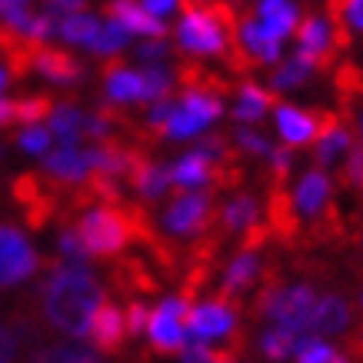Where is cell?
Instances as JSON below:
<instances>
[{
  "mask_svg": "<svg viewBox=\"0 0 363 363\" xmlns=\"http://www.w3.org/2000/svg\"><path fill=\"white\" fill-rule=\"evenodd\" d=\"M347 27H350V33H363V0L347 4Z\"/></svg>",
  "mask_w": 363,
  "mask_h": 363,
  "instance_id": "f35d334b",
  "label": "cell"
},
{
  "mask_svg": "<svg viewBox=\"0 0 363 363\" xmlns=\"http://www.w3.org/2000/svg\"><path fill=\"white\" fill-rule=\"evenodd\" d=\"M360 307H363V290H360Z\"/></svg>",
  "mask_w": 363,
  "mask_h": 363,
  "instance_id": "f6af8a7d",
  "label": "cell"
},
{
  "mask_svg": "<svg viewBox=\"0 0 363 363\" xmlns=\"http://www.w3.org/2000/svg\"><path fill=\"white\" fill-rule=\"evenodd\" d=\"M307 333V330H303ZM297 340H300V333L297 330H286V327H270V330L260 333V357H264L267 363H284L290 353L297 350Z\"/></svg>",
  "mask_w": 363,
  "mask_h": 363,
  "instance_id": "484cf974",
  "label": "cell"
},
{
  "mask_svg": "<svg viewBox=\"0 0 363 363\" xmlns=\"http://www.w3.org/2000/svg\"><path fill=\"white\" fill-rule=\"evenodd\" d=\"M127 184H130L133 194H140L147 203H154L170 190V170L157 164L150 150H140L130 167V174H127Z\"/></svg>",
  "mask_w": 363,
  "mask_h": 363,
  "instance_id": "5bb4252c",
  "label": "cell"
},
{
  "mask_svg": "<svg viewBox=\"0 0 363 363\" xmlns=\"http://www.w3.org/2000/svg\"><path fill=\"white\" fill-rule=\"evenodd\" d=\"M237 307L223 303V300H207V303H194L187 313V337L200 343L210 340H227L237 330Z\"/></svg>",
  "mask_w": 363,
  "mask_h": 363,
  "instance_id": "52a82bcc",
  "label": "cell"
},
{
  "mask_svg": "<svg viewBox=\"0 0 363 363\" xmlns=\"http://www.w3.org/2000/svg\"><path fill=\"white\" fill-rule=\"evenodd\" d=\"M350 327V303L340 297V294H323L313 303V313H310L307 330L313 337H340Z\"/></svg>",
  "mask_w": 363,
  "mask_h": 363,
  "instance_id": "9a60e30c",
  "label": "cell"
},
{
  "mask_svg": "<svg viewBox=\"0 0 363 363\" xmlns=\"http://www.w3.org/2000/svg\"><path fill=\"white\" fill-rule=\"evenodd\" d=\"M310 74H313V64H310L307 57L294 54L284 67L274 70V80H270V84H274V90H294V87H303L310 80Z\"/></svg>",
  "mask_w": 363,
  "mask_h": 363,
  "instance_id": "4dcf8cb0",
  "label": "cell"
},
{
  "mask_svg": "<svg viewBox=\"0 0 363 363\" xmlns=\"http://www.w3.org/2000/svg\"><path fill=\"white\" fill-rule=\"evenodd\" d=\"M264 220H267V227H270V237H274L277 247L303 250V217H300V210H297L290 180H270Z\"/></svg>",
  "mask_w": 363,
  "mask_h": 363,
  "instance_id": "3957f363",
  "label": "cell"
},
{
  "mask_svg": "<svg viewBox=\"0 0 363 363\" xmlns=\"http://www.w3.org/2000/svg\"><path fill=\"white\" fill-rule=\"evenodd\" d=\"M297 363H353L350 357H343L337 347H330V343H323L320 337H313V333H300L297 340Z\"/></svg>",
  "mask_w": 363,
  "mask_h": 363,
  "instance_id": "f1b7e54d",
  "label": "cell"
},
{
  "mask_svg": "<svg viewBox=\"0 0 363 363\" xmlns=\"http://www.w3.org/2000/svg\"><path fill=\"white\" fill-rule=\"evenodd\" d=\"M350 243L357 250L363 253V223H353V233H350Z\"/></svg>",
  "mask_w": 363,
  "mask_h": 363,
  "instance_id": "7bdbcfd3",
  "label": "cell"
},
{
  "mask_svg": "<svg viewBox=\"0 0 363 363\" xmlns=\"http://www.w3.org/2000/svg\"><path fill=\"white\" fill-rule=\"evenodd\" d=\"M240 40L247 47V54L253 57V64H274L280 57V40L270 37V33L253 21V13H243L240 17Z\"/></svg>",
  "mask_w": 363,
  "mask_h": 363,
  "instance_id": "603a6c76",
  "label": "cell"
},
{
  "mask_svg": "<svg viewBox=\"0 0 363 363\" xmlns=\"http://www.w3.org/2000/svg\"><path fill=\"white\" fill-rule=\"evenodd\" d=\"M257 13H260V27L277 40H284L286 33L297 30L300 11L290 0H257Z\"/></svg>",
  "mask_w": 363,
  "mask_h": 363,
  "instance_id": "7402d4cb",
  "label": "cell"
},
{
  "mask_svg": "<svg viewBox=\"0 0 363 363\" xmlns=\"http://www.w3.org/2000/svg\"><path fill=\"white\" fill-rule=\"evenodd\" d=\"M180 4V0H143V7L154 13V17H164V13H170Z\"/></svg>",
  "mask_w": 363,
  "mask_h": 363,
  "instance_id": "ab89813d",
  "label": "cell"
},
{
  "mask_svg": "<svg viewBox=\"0 0 363 363\" xmlns=\"http://www.w3.org/2000/svg\"><path fill=\"white\" fill-rule=\"evenodd\" d=\"M17 143H21L27 154H47V147H50V130H40L37 123H33V127H23Z\"/></svg>",
  "mask_w": 363,
  "mask_h": 363,
  "instance_id": "d590c367",
  "label": "cell"
},
{
  "mask_svg": "<svg viewBox=\"0 0 363 363\" xmlns=\"http://www.w3.org/2000/svg\"><path fill=\"white\" fill-rule=\"evenodd\" d=\"M57 100L50 94H27V97L11 100V123H21V127H33L40 121H50Z\"/></svg>",
  "mask_w": 363,
  "mask_h": 363,
  "instance_id": "d4e9b609",
  "label": "cell"
},
{
  "mask_svg": "<svg viewBox=\"0 0 363 363\" xmlns=\"http://www.w3.org/2000/svg\"><path fill=\"white\" fill-rule=\"evenodd\" d=\"M44 170L50 177H57V180L80 184L90 174V150H80L77 143H64V147H57L54 154L44 157Z\"/></svg>",
  "mask_w": 363,
  "mask_h": 363,
  "instance_id": "ac0fdd59",
  "label": "cell"
},
{
  "mask_svg": "<svg viewBox=\"0 0 363 363\" xmlns=\"http://www.w3.org/2000/svg\"><path fill=\"white\" fill-rule=\"evenodd\" d=\"M260 220V203L253 194H233L223 207H217V230L223 237H240L250 223Z\"/></svg>",
  "mask_w": 363,
  "mask_h": 363,
  "instance_id": "e0dca14e",
  "label": "cell"
},
{
  "mask_svg": "<svg viewBox=\"0 0 363 363\" xmlns=\"http://www.w3.org/2000/svg\"><path fill=\"white\" fill-rule=\"evenodd\" d=\"M230 137L243 154H253V157H270L274 154V143L267 140V137H260L257 130H250V127H237Z\"/></svg>",
  "mask_w": 363,
  "mask_h": 363,
  "instance_id": "d6a6232c",
  "label": "cell"
},
{
  "mask_svg": "<svg viewBox=\"0 0 363 363\" xmlns=\"http://www.w3.org/2000/svg\"><path fill=\"white\" fill-rule=\"evenodd\" d=\"M111 284H113V290L123 294L127 300H143V297L160 294L164 277H160V270H157L143 253H121V257H113Z\"/></svg>",
  "mask_w": 363,
  "mask_h": 363,
  "instance_id": "5b68a950",
  "label": "cell"
},
{
  "mask_svg": "<svg viewBox=\"0 0 363 363\" xmlns=\"http://www.w3.org/2000/svg\"><path fill=\"white\" fill-rule=\"evenodd\" d=\"M33 0H0V21H17L23 13H30Z\"/></svg>",
  "mask_w": 363,
  "mask_h": 363,
  "instance_id": "74e56055",
  "label": "cell"
},
{
  "mask_svg": "<svg viewBox=\"0 0 363 363\" xmlns=\"http://www.w3.org/2000/svg\"><path fill=\"white\" fill-rule=\"evenodd\" d=\"M33 74H40V77L57 84V87H77L87 70L80 64V57H74L70 50L40 44L37 54H33Z\"/></svg>",
  "mask_w": 363,
  "mask_h": 363,
  "instance_id": "30bf717a",
  "label": "cell"
},
{
  "mask_svg": "<svg viewBox=\"0 0 363 363\" xmlns=\"http://www.w3.org/2000/svg\"><path fill=\"white\" fill-rule=\"evenodd\" d=\"M100 80H104V90H107L111 104H121V107L143 104V77L123 64L121 57H104Z\"/></svg>",
  "mask_w": 363,
  "mask_h": 363,
  "instance_id": "8fae6325",
  "label": "cell"
},
{
  "mask_svg": "<svg viewBox=\"0 0 363 363\" xmlns=\"http://www.w3.org/2000/svg\"><path fill=\"white\" fill-rule=\"evenodd\" d=\"M104 13H107V21L121 23L127 33H143V37H167L170 33L164 17H154L137 0H104Z\"/></svg>",
  "mask_w": 363,
  "mask_h": 363,
  "instance_id": "4fadbf2b",
  "label": "cell"
},
{
  "mask_svg": "<svg viewBox=\"0 0 363 363\" xmlns=\"http://www.w3.org/2000/svg\"><path fill=\"white\" fill-rule=\"evenodd\" d=\"M47 4L57 11H84L87 7V0H47Z\"/></svg>",
  "mask_w": 363,
  "mask_h": 363,
  "instance_id": "60d3db41",
  "label": "cell"
},
{
  "mask_svg": "<svg viewBox=\"0 0 363 363\" xmlns=\"http://www.w3.org/2000/svg\"><path fill=\"white\" fill-rule=\"evenodd\" d=\"M160 227L177 240H197L217 227V194L207 190H184L177 194L160 213Z\"/></svg>",
  "mask_w": 363,
  "mask_h": 363,
  "instance_id": "7a4b0ae2",
  "label": "cell"
},
{
  "mask_svg": "<svg viewBox=\"0 0 363 363\" xmlns=\"http://www.w3.org/2000/svg\"><path fill=\"white\" fill-rule=\"evenodd\" d=\"M123 44H127V30H123L121 23H100V30L94 33V40L87 44L90 54H97V57H113V54H121Z\"/></svg>",
  "mask_w": 363,
  "mask_h": 363,
  "instance_id": "1f68e13d",
  "label": "cell"
},
{
  "mask_svg": "<svg viewBox=\"0 0 363 363\" xmlns=\"http://www.w3.org/2000/svg\"><path fill=\"white\" fill-rule=\"evenodd\" d=\"M40 267V257L33 253L30 240L17 227L0 223V286H17L30 280Z\"/></svg>",
  "mask_w": 363,
  "mask_h": 363,
  "instance_id": "8992f818",
  "label": "cell"
},
{
  "mask_svg": "<svg viewBox=\"0 0 363 363\" xmlns=\"http://www.w3.org/2000/svg\"><path fill=\"white\" fill-rule=\"evenodd\" d=\"M260 274H264L260 250L237 247V257H233L230 267L223 270V284H220V290H217V300L230 303V307H240L243 297H247L253 286L260 284Z\"/></svg>",
  "mask_w": 363,
  "mask_h": 363,
  "instance_id": "ba28073f",
  "label": "cell"
},
{
  "mask_svg": "<svg viewBox=\"0 0 363 363\" xmlns=\"http://www.w3.org/2000/svg\"><path fill=\"white\" fill-rule=\"evenodd\" d=\"M207 123L210 121L203 117V113H197L194 107H187V104H180V107H174V113L167 117L164 137L167 140H190V137H197Z\"/></svg>",
  "mask_w": 363,
  "mask_h": 363,
  "instance_id": "4316f807",
  "label": "cell"
},
{
  "mask_svg": "<svg viewBox=\"0 0 363 363\" xmlns=\"http://www.w3.org/2000/svg\"><path fill=\"white\" fill-rule=\"evenodd\" d=\"M97 30H100L97 17H90V13H84V11L64 13V17H60V27H57V33H60L64 40H70V44H84V47L94 40V33Z\"/></svg>",
  "mask_w": 363,
  "mask_h": 363,
  "instance_id": "f546056e",
  "label": "cell"
},
{
  "mask_svg": "<svg viewBox=\"0 0 363 363\" xmlns=\"http://www.w3.org/2000/svg\"><path fill=\"white\" fill-rule=\"evenodd\" d=\"M174 84L180 90H203V94H217V97H227L233 90L227 74H217V70L197 64L194 57H184V60L174 67Z\"/></svg>",
  "mask_w": 363,
  "mask_h": 363,
  "instance_id": "2e32d148",
  "label": "cell"
},
{
  "mask_svg": "<svg viewBox=\"0 0 363 363\" xmlns=\"http://www.w3.org/2000/svg\"><path fill=\"white\" fill-rule=\"evenodd\" d=\"M194 307V300L187 297H167L160 300V307L150 310L147 320V337H150V350L160 357H174L184 350L187 343V313Z\"/></svg>",
  "mask_w": 363,
  "mask_h": 363,
  "instance_id": "277c9868",
  "label": "cell"
},
{
  "mask_svg": "<svg viewBox=\"0 0 363 363\" xmlns=\"http://www.w3.org/2000/svg\"><path fill=\"white\" fill-rule=\"evenodd\" d=\"M27 363H107V360H100L97 353L80 347V343H47V347H37L27 357ZM130 363H150V360H147V353H140Z\"/></svg>",
  "mask_w": 363,
  "mask_h": 363,
  "instance_id": "44dd1931",
  "label": "cell"
},
{
  "mask_svg": "<svg viewBox=\"0 0 363 363\" xmlns=\"http://www.w3.org/2000/svg\"><path fill=\"white\" fill-rule=\"evenodd\" d=\"M123 320H127V333H130V337H140V333H147L150 310H147V303H143V300H130V303H127V310H123Z\"/></svg>",
  "mask_w": 363,
  "mask_h": 363,
  "instance_id": "e575fe53",
  "label": "cell"
},
{
  "mask_svg": "<svg viewBox=\"0 0 363 363\" xmlns=\"http://www.w3.org/2000/svg\"><path fill=\"white\" fill-rule=\"evenodd\" d=\"M133 57H137L143 67H164L167 60H170V47H167L164 37H150L147 44H140L133 50Z\"/></svg>",
  "mask_w": 363,
  "mask_h": 363,
  "instance_id": "836d02e7",
  "label": "cell"
},
{
  "mask_svg": "<svg viewBox=\"0 0 363 363\" xmlns=\"http://www.w3.org/2000/svg\"><path fill=\"white\" fill-rule=\"evenodd\" d=\"M274 107H277L274 90H264L260 84H253L250 77L240 80V87H237V104H233V117H237V121L257 123L267 111H274Z\"/></svg>",
  "mask_w": 363,
  "mask_h": 363,
  "instance_id": "ffe728a7",
  "label": "cell"
},
{
  "mask_svg": "<svg viewBox=\"0 0 363 363\" xmlns=\"http://www.w3.org/2000/svg\"><path fill=\"white\" fill-rule=\"evenodd\" d=\"M170 184H177L180 190H200L210 184V157L194 150L184 160H177L170 167Z\"/></svg>",
  "mask_w": 363,
  "mask_h": 363,
  "instance_id": "cb8c5ba5",
  "label": "cell"
},
{
  "mask_svg": "<svg viewBox=\"0 0 363 363\" xmlns=\"http://www.w3.org/2000/svg\"><path fill=\"white\" fill-rule=\"evenodd\" d=\"M17 353H21V343H17V337L11 333V327L4 323V327H0V363H13Z\"/></svg>",
  "mask_w": 363,
  "mask_h": 363,
  "instance_id": "8d00e7d4",
  "label": "cell"
},
{
  "mask_svg": "<svg viewBox=\"0 0 363 363\" xmlns=\"http://www.w3.org/2000/svg\"><path fill=\"white\" fill-rule=\"evenodd\" d=\"M87 340L97 347L100 353H123L127 340H130V333H127V320H123V310L111 300H100L97 310H94V317H90V327H87Z\"/></svg>",
  "mask_w": 363,
  "mask_h": 363,
  "instance_id": "9c48e42d",
  "label": "cell"
},
{
  "mask_svg": "<svg viewBox=\"0 0 363 363\" xmlns=\"http://www.w3.org/2000/svg\"><path fill=\"white\" fill-rule=\"evenodd\" d=\"M7 87V74H4V67H0V90Z\"/></svg>",
  "mask_w": 363,
  "mask_h": 363,
  "instance_id": "ee69618b",
  "label": "cell"
},
{
  "mask_svg": "<svg viewBox=\"0 0 363 363\" xmlns=\"http://www.w3.org/2000/svg\"><path fill=\"white\" fill-rule=\"evenodd\" d=\"M277 130L284 133V143L290 147H303V143L317 140V117L303 113L294 104H277Z\"/></svg>",
  "mask_w": 363,
  "mask_h": 363,
  "instance_id": "d6986e66",
  "label": "cell"
},
{
  "mask_svg": "<svg viewBox=\"0 0 363 363\" xmlns=\"http://www.w3.org/2000/svg\"><path fill=\"white\" fill-rule=\"evenodd\" d=\"M330 84L333 97H337L333 111L353 127V111L363 107V67L353 64V60H337L330 70Z\"/></svg>",
  "mask_w": 363,
  "mask_h": 363,
  "instance_id": "7c38bea8",
  "label": "cell"
},
{
  "mask_svg": "<svg viewBox=\"0 0 363 363\" xmlns=\"http://www.w3.org/2000/svg\"><path fill=\"white\" fill-rule=\"evenodd\" d=\"M210 350H213L210 363H237V357H230V353L223 350V347H210Z\"/></svg>",
  "mask_w": 363,
  "mask_h": 363,
  "instance_id": "b9f144b4",
  "label": "cell"
},
{
  "mask_svg": "<svg viewBox=\"0 0 363 363\" xmlns=\"http://www.w3.org/2000/svg\"><path fill=\"white\" fill-rule=\"evenodd\" d=\"M47 280L37 290V307L50 330L64 337H87L90 317L104 300V286L87 264L74 260H47Z\"/></svg>",
  "mask_w": 363,
  "mask_h": 363,
  "instance_id": "6da1fadb",
  "label": "cell"
},
{
  "mask_svg": "<svg viewBox=\"0 0 363 363\" xmlns=\"http://www.w3.org/2000/svg\"><path fill=\"white\" fill-rule=\"evenodd\" d=\"M84 117L74 104H57L50 113V137H57L60 143H77L84 137Z\"/></svg>",
  "mask_w": 363,
  "mask_h": 363,
  "instance_id": "83f0119b",
  "label": "cell"
}]
</instances>
